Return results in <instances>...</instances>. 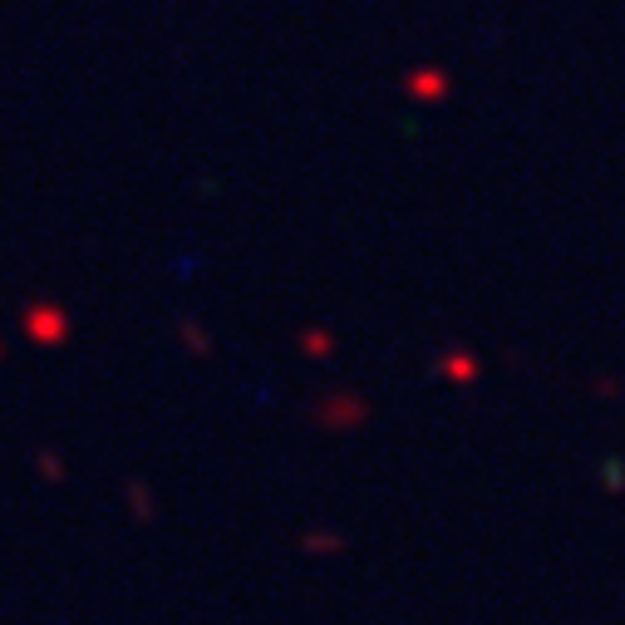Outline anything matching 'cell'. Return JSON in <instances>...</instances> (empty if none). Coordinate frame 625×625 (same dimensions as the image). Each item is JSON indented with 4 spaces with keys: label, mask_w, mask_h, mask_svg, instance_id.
Masks as SVG:
<instances>
[{
    "label": "cell",
    "mask_w": 625,
    "mask_h": 625,
    "mask_svg": "<svg viewBox=\"0 0 625 625\" xmlns=\"http://www.w3.org/2000/svg\"><path fill=\"white\" fill-rule=\"evenodd\" d=\"M443 89H449V84H443V74L439 69H423V74H409V94H414V99H443Z\"/></svg>",
    "instance_id": "obj_1"
}]
</instances>
